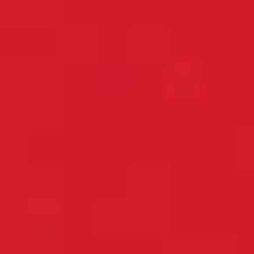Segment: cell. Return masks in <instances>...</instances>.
Listing matches in <instances>:
<instances>
[{"label": "cell", "instance_id": "obj_1", "mask_svg": "<svg viewBox=\"0 0 254 254\" xmlns=\"http://www.w3.org/2000/svg\"><path fill=\"white\" fill-rule=\"evenodd\" d=\"M179 89H183V98L196 94V67H170V94H179Z\"/></svg>", "mask_w": 254, "mask_h": 254}]
</instances>
